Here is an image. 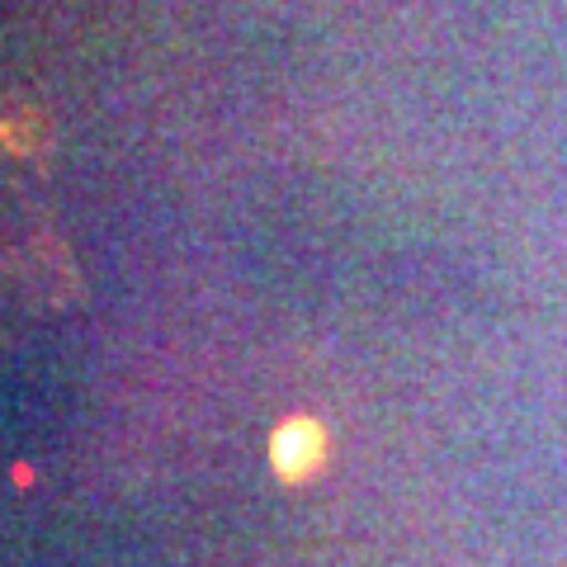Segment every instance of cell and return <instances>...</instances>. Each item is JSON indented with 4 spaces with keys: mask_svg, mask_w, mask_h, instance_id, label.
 I'll use <instances>...</instances> for the list:
<instances>
[{
    "mask_svg": "<svg viewBox=\"0 0 567 567\" xmlns=\"http://www.w3.org/2000/svg\"><path fill=\"white\" fill-rule=\"evenodd\" d=\"M270 464L284 483H308L327 464V431L312 416H289L270 435Z\"/></svg>",
    "mask_w": 567,
    "mask_h": 567,
    "instance_id": "obj_1",
    "label": "cell"
}]
</instances>
